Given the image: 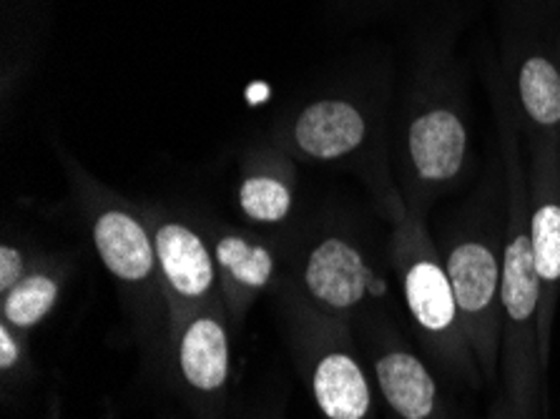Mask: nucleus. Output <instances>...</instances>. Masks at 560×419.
I'll return each instance as SVG.
<instances>
[{"label": "nucleus", "mask_w": 560, "mask_h": 419, "mask_svg": "<svg viewBox=\"0 0 560 419\" xmlns=\"http://www.w3.org/2000/svg\"><path fill=\"white\" fill-rule=\"evenodd\" d=\"M395 256L402 264L405 299L410 314L430 335H447L457 324V302L445 264H440L425 234V224L393 199Z\"/></svg>", "instance_id": "nucleus-1"}, {"label": "nucleus", "mask_w": 560, "mask_h": 419, "mask_svg": "<svg viewBox=\"0 0 560 419\" xmlns=\"http://www.w3.org/2000/svg\"><path fill=\"white\" fill-rule=\"evenodd\" d=\"M89 229L104 267L126 284H141L159 271L154 234L147 219L121 201L91 203Z\"/></svg>", "instance_id": "nucleus-2"}, {"label": "nucleus", "mask_w": 560, "mask_h": 419, "mask_svg": "<svg viewBox=\"0 0 560 419\" xmlns=\"http://www.w3.org/2000/svg\"><path fill=\"white\" fill-rule=\"evenodd\" d=\"M530 242L540 279V306L548 314L560 284V161L553 143L536 153L530 186Z\"/></svg>", "instance_id": "nucleus-3"}, {"label": "nucleus", "mask_w": 560, "mask_h": 419, "mask_svg": "<svg viewBox=\"0 0 560 419\" xmlns=\"http://www.w3.org/2000/svg\"><path fill=\"white\" fill-rule=\"evenodd\" d=\"M154 234L159 273L176 296L199 302L217 284L214 249L203 242L199 229L184 224L182 219L147 213Z\"/></svg>", "instance_id": "nucleus-4"}, {"label": "nucleus", "mask_w": 560, "mask_h": 419, "mask_svg": "<svg viewBox=\"0 0 560 419\" xmlns=\"http://www.w3.org/2000/svg\"><path fill=\"white\" fill-rule=\"evenodd\" d=\"M302 277L312 299L335 312L354 310L375 289V277L360 246L337 234L312 246Z\"/></svg>", "instance_id": "nucleus-5"}, {"label": "nucleus", "mask_w": 560, "mask_h": 419, "mask_svg": "<svg viewBox=\"0 0 560 419\" xmlns=\"http://www.w3.org/2000/svg\"><path fill=\"white\" fill-rule=\"evenodd\" d=\"M445 269L453 284L457 312L470 329H478V339L486 335L482 327L493 316L500 299V264L498 254L486 238L465 236L450 246Z\"/></svg>", "instance_id": "nucleus-6"}, {"label": "nucleus", "mask_w": 560, "mask_h": 419, "mask_svg": "<svg viewBox=\"0 0 560 419\" xmlns=\"http://www.w3.org/2000/svg\"><path fill=\"white\" fill-rule=\"evenodd\" d=\"M407 151L415 176L422 184L443 186L460 176L468 153V131L453 110L432 108L412 121Z\"/></svg>", "instance_id": "nucleus-7"}, {"label": "nucleus", "mask_w": 560, "mask_h": 419, "mask_svg": "<svg viewBox=\"0 0 560 419\" xmlns=\"http://www.w3.org/2000/svg\"><path fill=\"white\" fill-rule=\"evenodd\" d=\"M364 136H368V124L362 110L339 98L310 104L292 126L294 149L314 161L350 156L362 147Z\"/></svg>", "instance_id": "nucleus-8"}, {"label": "nucleus", "mask_w": 560, "mask_h": 419, "mask_svg": "<svg viewBox=\"0 0 560 419\" xmlns=\"http://www.w3.org/2000/svg\"><path fill=\"white\" fill-rule=\"evenodd\" d=\"M312 392L327 419H364L372 395L362 366L345 352H329L314 366Z\"/></svg>", "instance_id": "nucleus-9"}, {"label": "nucleus", "mask_w": 560, "mask_h": 419, "mask_svg": "<svg viewBox=\"0 0 560 419\" xmlns=\"http://www.w3.org/2000/svg\"><path fill=\"white\" fill-rule=\"evenodd\" d=\"M179 366L184 380L199 392H217L229 377V339L214 316H197L182 331Z\"/></svg>", "instance_id": "nucleus-10"}, {"label": "nucleus", "mask_w": 560, "mask_h": 419, "mask_svg": "<svg viewBox=\"0 0 560 419\" xmlns=\"http://www.w3.org/2000/svg\"><path fill=\"white\" fill-rule=\"evenodd\" d=\"M380 389L402 419H428L435 412L438 387L430 372L410 352H387L377 362Z\"/></svg>", "instance_id": "nucleus-11"}, {"label": "nucleus", "mask_w": 560, "mask_h": 419, "mask_svg": "<svg viewBox=\"0 0 560 419\" xmlns=\"http://www.w3.org/2000/svg\"><path fill=\"white\" fill-rule=\"evenodd\" d=\"M217 271L236 292H261L277 273V254L259 238L244 236L240 231H222L214 236Z\"/></svg>", "instance_id": "nucleus-12"}, {"label": "nucleus", "mask_w": 560, "mask_h": 419, "mask_svg": "<svg viewBox=\"0 0 560 419\" xmlns=\"http://www.w3.org/2000/svg\"><path fill=\"white\" fill-rule=\"evenodd\" d=\"M236 209L254 226H279L294 211L290 168L257 166L236 186Z\"/></svg>", "instance_id": "nucleus-13"}, {"label": "nucleus", "mask_w": 560, "mask_h": 419, "mask_svg": "<svg viewBox=\"0 0 560 419\" xmlns=\"http://www.w3.org/2000/svg\"><path fill=\"white\" fill-rule=\"evenodd\" d=\"M517 93L523 108L542 128L560 126V71L542 56L523 63L517 75Z\"/></svg>", "instance_id": "nucleus-14"}, {"label": "nucleus", "mask_w": 560, "mask_h": 419, "mask_svg": "<svg viewBox=\"0 0 560 419\" xmlns=\"http://www.w3.org/2000/svg\"><path fill=\"white\" fill-rule=\"evenodd\" d=\"M58 302V281L46 271H31L3 294V319L15 329L40 324Z\"/></svg>", "instance_id": "nucleus-15"}, {"label": "nucleus", "mask_w": 560, "mask_h": 419, "mask_svg": "<svg viewBox=\"0 0 560 419\" xmlns=\"http://www.w3.org/2000/svg\"><path fill=\"white\" fill-rule=\"evenodd\" d=\"M25 277V259L19 246L3 244L0 246V292H11Z\"/></svg>", "instance_id": "nucleus-16"}, {"label": "nucleus", "mask_w": 560, "mask_h": 419, "mask_svg": "<svg viewBox=\"0 0 560 419\" xmlns=\"http://www.w3.org/2000/svg\"><path fill=\"white\" fill-rule=\"evenodd\" d=\"M19 359H21L19 341L13 339L11 327H8V324L3 322V327H0V370H3V372L13 370Z\"/></svg>", "instance_id": "nucleus-17"}]
</instances>
